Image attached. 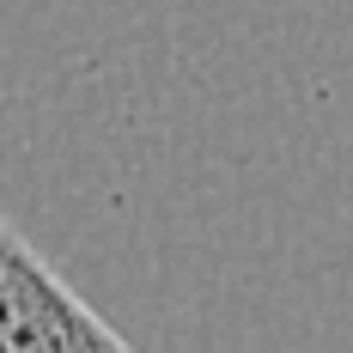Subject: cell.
I'll return each instance as SVG.
<instances>
[{
	"instance_id": "1",
	"label": "cell",
	"mask_w": 353,
	"mask_h": 353,
	"mask_svg": "<svg viewBox=\"0 0 353 353\" xmlns=\"http://www.w3.org/2000/svg\"><path fill=\"white\" fill-rule=\"evenodd\" d=\"M122 335L0 213V353H116Z\"/></svg>"
}]
</instances>
